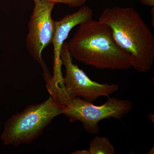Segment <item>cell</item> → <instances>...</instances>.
Masks as SVG:
<instances>
[{
	"mask_svg": "<svg viewBox=\"0 0 154 154\" xmlns=\"http://www.w3.org/2000/svg\"><path fill=\"white\" fill-rule=\"evenodd\" d=\"M67 47L72 58L99 69L127 70L131 67L129 54L116 42L110 27L99 20L80 24Z\"/></svg>",
	"mask_w": 154,
	"mask_h": 154,
	"instance_id": "6da1fadb",
	"label": "cell"
},
{
	"mask_svg": "<svg viewBox=\"0 0 154 154\" xmlns=\"http://www.w3.org/2000/svg\"><path fill=\"white\" fill-rule=\"evenodd\" d=\"M99 21L110 27L116 42L129 54L131 67L140 72L149 71L154 60V36L135 9L107 8Z\"/></svg>",
	"mask_w": 154,
	"mask_h": 154,
	"instance_id": "7a4b0ae2",
	"label": "cell"
},
{
	"mask_svg": "<svg viewBox=\"0 0 154 154\" xmlns=\"http://www.w3.org/2000/svg\"><path fill=\"white\" fill-rule=\"evenodd\" d=\"M50 96L62 106L63 114L71 122L79 121L88 133L99 131V123L103 119H120L132 110L133 105L128 100L108 97L102 105L97 106L80 97L69 96L65 90L62 80L51 79L46 85Z\"/></svg>",
	"mask_w": 154,
	"mask_h": 154,
	"instance_id": "3957f363",
	"label": "cell"
},
{
	"mask_svg": "<svg viewBox=\"0 0 154 154\" xmlns=\"http://www.w3.org/2000/svg\"><path fill=\"white\" fill-rule=\"evenodd\" d=\"M63 111L62 106L50 96L44 102L30 105L8 119L1 140L5 145L29 144L42 134L54 119L63 114Z\"/></svg>",
	"mask_w": 154,
	"mask_h": 154,
	"instance_id": "277c9868",
	"label": "cell"
},
{
	"mask_svg": "<svg viewBox=\"0 0 154 154\" xmlns=\"http://www.w3.org/2000/svg\"><path fill=\"white\" fill-rule=\"evenodd\" d=\"M60 58L65 68L63 83L67 94L72 97H80L92 103L100 96L109 97L119 90L116 84H101L92 81L82 70L73 63L65 42L61 50Z\"/></svg>",
	"mask_w": 154,
	"mask_h": 154,
	"instance_id": "5b68a950",
	"label": "cell"
},
{
	"mask_svg": "<svg viewBox=\"0 0 154 154\" xmlns=\"http://www.w3.org/2000/svg\"><path fill=\"white\" fill-rule=\"evenodd\" d=\"M34 7L28 24L29 32L26 39L28 52L41 65L43 76L49 75L47 66L42 60V51L52 42L55 30V21L51 12L55 3L46 0H34Z\"/></svg>",
	"mask_w": 154,
	"mask_h": 154,
	"instance_id": "8992f818",
	"label": "cell"
},
{
	"mask_svg": "<svg viewBox=\"0 0 154 154\" xmlns=\"http://www.w3.org/2000/svg\"><path fill=\"white\" fill-rule=\"evenodd\" d=\"M93 16V11L90 7L82 6L77 12L66 15L59 21H55V30L51 42L54 45V55L53 75L62 74L60 51L70 31L75 26L92 19Z\"/></svg>",
	"mask_w": 154,
	"mask_h": 154,
	"instance_id": "52a82bcc",
	"label": "cell"
},
{
	"mask_svg": "<svg viewBox=\"0 0 154 154\" xmlns=\"http://www.w3.org/2000/svg\"><path fill=\"white\" fill-rule=\"evenodd\" d=\"M89 154H114L115 150L108 138L96 136L90 142Z\"/></svg>",
	"mask_w": 154,
	"mask_h": 154,
	"instance_id": "ba28073f",
	"label": "cell"
},
{
	"mask_svg": "<svg viewBox=\"0 0 154 154\" xmlns=\"http://www.w3.org/2000/svg\"><path fill=\"white\" fill-rule=\"evenodd\" d=\"M34 1V0H33ZM55 3H62L72 8H78L85 5L89 0H46Z\"/></svg>",
	"mask_w": 154,
	"mask_h": 154,
	"instance_id": "9c48e42d",
	"label": "cell"
},
{
	"mask_svg": "<svg viewBox=\"0 0 154 154\" xmlns=\"http://www.w3.org/2000/svg\"><path fill=\"white\" fill-rule=\"evenodd\" d=\"M140 1L144 5L154 7V0H140Z\"/></svg>",
	"mask_w": 154,
	"mask_h": 154,
	"instance_id": "30bf717a",
	"label": "cell"
},
{
	"mask_svg": "<svg viewBox=\"0 0 154 154\" xmlns=\"http://www.w3.org/2000/svg\"><path fill=\"white\" fill-rule=\"evenodd\" d=\"M72 154H89L88 150H79L73 152Z\"/></svg>",
	"mask_w": 154,
	"mask_h": 154,
	"instance_id": "8fae6325",
	"label": "cell"
},
{
	"mask_svg": "<svg viewBox=\"0 0 154 154\" xmlns=\"http://www.w3.org/2000/svg\"><path fill=\"white\" fill-rule=\"evenodd\" d=\"M147 118L149 120L154 122V115L153 114H152V113H149V115L147 116Z\"/></svg>",
	"mask_w": 154,
	"mask_h": 154,
	"instance_id": "7c38bea8",
	"label": "cell"
},
{
	"mask_svg": "<svg viewBox=\"0 0 154 154\" xmlns=\"http://www.w3.org/2000/svg\"><path fill=\"white\" fill-rule=\"evenodd\" d=\"M152 152L154 153V147H153V149H151V150L150 151H149L148 152L149 153H148L147 154H153V153Z\"/></svg>",
	"mask_w": 154,
	"mask_h": 154,
	"instance_id": "4fadbf2b",
	"label": "cell"
}]
</instances>
